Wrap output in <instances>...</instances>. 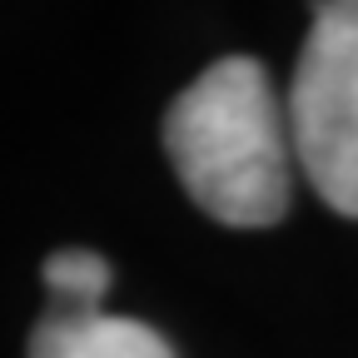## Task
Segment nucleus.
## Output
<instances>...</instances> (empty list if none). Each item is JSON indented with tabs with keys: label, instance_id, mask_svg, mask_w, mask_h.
I'll return each instance as SVG.
<instances>
[{
	"label": "nucleus",
	"instance_id": "nucleus-2",
	"mask_svg": "<svg viewBox=\"0 0 358 358\" xmlns=\"http://www.w3.org/2000/svg\"><path fill=\"white\" fill-rule=\"evenodd\" d=\"M284 105L308 185L329 209L358 219V0L313 6Z\"/></svg>",
	"mask_w": 358,
	"mask_h": 358
},
{
	"label": "nucleus",
	"instance_id": "nucleus-1",
	"mask_svg": "<svg viewBox=\"0 0 358 358\" xmlns=\"http://www.w3.org/2000/svg\"><path fill=\"white\" fill-rule=\"evenodd\" d=\"M164 150L189 199L229 229H268L289 209V105L249 55L214 60L164 115Z\"/></svg>",
	"mask_w": 358,
	"mask_h": 358
},
{
	"label": "nucleus",
	"instance_id": "nucleus-4",
	"mask_svg": "<svg viewBox=\"0 0 358 358\" xmlns=\"http://www.w3.org/2000/svg\"><path fill=\"white\" fill-rule=\"evenodd\" d=\"M110 259L95 249H55L45 259V294L50 308H105L110 294Z\"/></svg>",
	"mask_w": 358,
	"mask_h": 358
},
{
	"label": "nucleus",
	"instance_id": "nucleus-3",
	"mask_svg": "<svg viewBox=\"0 0 358 358\" xmlns=\"http://www.w3.org/2000/svg\"><path fill=\"white\" fill-rule=\"evenodd\" d=\"M25 353L30 358H174V348L150 324L110 308H45Z\"/></svg>",
	"mask_w": 358,
	"mask_h": 358
}]
</instances>
